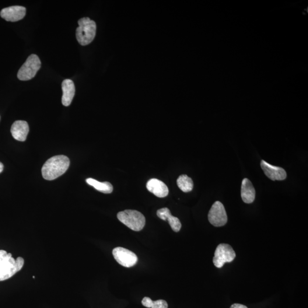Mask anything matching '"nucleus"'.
Masks as SVG:
<instances>
[{
  "instance_id": "1",
  "label": "nucleus",
  "mask_w": 308,
  "mask_h": 308,
  "mask_svg": "<svg viewBox=\"0 0 308 308\" xmlns=\"http://www.w3.org/2000/svg\"><path fill=\"white\" fill-rule=\"evenodd\" d=\"M70 166V160L65 155H57L48 159L42 168L45 180H54L64 174Z\"/></svg>"
},
{
  "instance_id": "2",
  "label": "nucleus",
  "mask_w": 308,
  "mask_h": 308,
  "mask_svg": "<svg viewBox=\"0 0 308 308\" xmlns=\"http://www.w3.org/2000/svg\"><path fill=\"white\" fill-rule=\"evenodd\" d=\"M24 265L23 257H19L15 259L11 254L7 253L4 250H0V282L12 278L16 273L22 270Z\"/></svg>"
},
{
  "instance_id": "3",
  "label": "nucleus",
  "mask_w": 308,
  "mask_h": 308,
  "mask_svg": "<svg viewBox=\"0 0 308 308\" xmlns=\"http://www.w3.org/2000/svg\"><path fill=\"white\" fill-rule=\"evenodd\" d=\"M79 26L77 28L76 37L80 45H89L96 37L97 26L89 17H84L78 21Z\"/></svg>"
},
{
  "instance_id": "4",
  "label": "nucleus",
  "mask_w": 308,
  "mask_h": 308,
  "mask_svg": "<svg viewBox=\"0 0 308 308\" xmlns=\"http://www.w3.org/2000/svg\"><path fill=\"white\" fill-rule=\"evenodd\" d=\"M117 218L121 223L134 231H141L146 224L144 215L136 210L127 209L118 212Z\"/></svg>"
},
{
  "instance_id": "5",
  "label": "nucleus",
  "mask_w": 308,
  "mask_h": 308,
  "mask_svg": "<svg viewBox=\"0 0 308 308\" xmlns=\"http://www.w3.org/2000/svg\"><path fill=\"white\" fill-rule=\"evenodd\" d=\"M41 66V62L39 57L36 54H31L20 69L17 77L21 80H30L36 75Z\"/></svg>"
},
{
  "instance_id": "6",
  "label": "nucleus",
  "mask_w": 308,
  "mask_h": 308,
  "mask_svg": "<svg viewBox=\"0 0 308 308\" xmlns=\"http://www.w3.org/2000/svg\"><path fill=\"white\" fill-rule=\"evenodd\" d=\"M236 253L232 247L227 244H220L217 247L213 258V264L218 268H221L226 262L233 261Z\"/></svg>"
},
{
  "instance_id": "7",
  "label": "nucleus",
  "mask_w": 308,
  "mask_h": 308,
  "mask_svg": "<svg viewBox=\"0 0 308 308\" xmlns=\"http://www.w3.org/2000/svg\"><path fill=\"white\" fill-rule=\"evenodd\" d=\"M208 220L213 226L219 227L226 225L228 220L225 206L221 202L216 201L210 209Z\"/></svg>"
},
{
  "instance_id": "8",
  "label": "nucleus",
  "mask_w": 308,
  "mask_h": 308,
  "mask_svg": "<svg viewBox=\"0 0 308 308\" xmlns=\"http://www.w3.org/2000/svg\"><path fill=\"white\" fill-rule=\"evenodd\" d=\"M113 255L115 260L125 267H132L138 261L136 255L131 251L124 248H115L113 250Z\"/></svg>"
},
{
  "instance_id": "9",
  "label": "nucleus",
  "mask_w": 308,
  "mask_h": 308,
  "mask_svg": "<svg viewBox=\"0 0 308 308\" xmlns=\"http://www.w3.org/2000/svg\"><path fill=\"white\" fill-rule=\"evenodd\" d=\"M26 15V8L22 6H12L2 9L0 16L10 22H16L24 19Z\"/></svg>"
},
{
  "instance_id": "10",
  "label": "nucleus",
  "mask_w": 308,
  "mask_h": 308,
  "mask_svg": "<svg viewBox=\"0 0 308 308\" xmlns=\"http://www.w3.org/2000/svg\"><path fill=\"white\" fill-rule=\"evenodd\" d=\"M260 165L265 176L269 179L273 181L283 180L286 179V173L282 168L272 166L264 160L261 161Z\"/></svg>"
},
{
  "instance_id": "11",
  "label": "nucleus",
  "mask_w": 308,
  "mask_h": 308,
  "mask_svg": "<svg viewBox=\"0 0 308 308\" xmlns=\"http://www.w3.org/2000/svg\"><path fill=\"white\" fill-rule=\"evenodd\" d=\"M10 131L17 141H25L29 131V125L26 121H17L12 125Z\"/></svg>"
},
{
  "instance_id": "12",
  "label": "nucleus",
  "mask_w": 308,
  "mask_h": 308,
  "mask_svg": "<svg viewBox=\"0 0 308 308\" xmlns=\"http://www.w3.org/2000/svg\"><path fill=\"white\" fill-rule=\"evenodd\" d=\"M146 187L149 191L157 197L164 198L169 194V188L166 184L159 180H150L147 183Z\"/></svg>"
},
{
  "instance_id": "13",
  "label": "nucleus",
  "mask_w": 308,
  "mask_h": 308,
  "mask_svg": "<svg viewBox=\"0 0 308 308\" xmlns=\"http://www.w3.org/2000/svg\"><path fill=\"white\" fill-rule=\"evenodd\" d=\"M63 96L62 103L65 106L71 104L75 95L76 88L74 82L71 79H65L62 83Z\"/></svg>"
},
{
  "instance_id": "14",
  "label": "nucleus",
  "mask_w": 308,
  "mask_h": 308,
  "mask_svg": "<svg viewBox=\"0 0 308 308\" xmlns=\"http://www.w3.org/2000/svg\"><path fill=\"white\" fill-rule=\"evenodd\" d=\"M241 197L244 203L251 204L253 203L256 197V191L251 181L244 178L241 183Z\"/></svg>"
},
{
  "instance_id": "15",
  "label": "nucleus",
  "mask_w": 308,
  "mask_h": 308,
  "mask_svg": "<svg viewBox=\"0 0 308 308\" xmlns=\"http://www.w3.org/2000/svg\"><path fill=\"white\" fill-rule=\"evenodd\" d=\"M157 216L165 221L169 222L171 229L174 232H178L181 229V224L179 219L171 215L170 209L167 208H163L157 210Z\"/></svg>"
},
{
  "instance_id": "16",
  "label": "nucleus",
  "mask_w": 308,
  "mask_h": 308,
  "mask_svg": "<svg viewBox=\"0 0 308 308\" xmlns=\"http://www.w3.org/2000/svg\"><path fill=\"white\" fill-rule=\"evenodd\" d=\"M86 183L96 189L97 191L103 192L104 194H110L113 191V187L108 181L100 182L92 178H88L86 180Z\"/></svg>"
},
{
  "instance_id": "17",
  "label": "nucleus",
  "mask_w": 308,
  "mask_h": 308,
  "mask_svg": "<svg viewBox=\"0 0 308 308\" xmlns=\"http://www.w3.org/2000/svg\"><path fill=\"white\" fill-rule=\"evenodd\" d=\"M178 187L184 192H188L192 190L194 187V183L191 178L186 175H181L177 180Z\"/></svg>"
},
{
  "instance_id": "18",
  "label": "nucleus",
  "mask_w": 308,
  "mask_h": 308,
  "mask_svg": "<svg viewBox=\"0 0 308 308\" xmlns=\"http://www.w3.org/2000/svg\"><path fill=\"white\" fill-rule=\"evenodd\" d=\"M142 304L143 306L147 308H168V304L165 300L153 301L148 297H145L143 299Z\"/></svg>"
},
{
  "instance_id": "19",
  "label": "nucleus",
  "mask_w": 308,
  "mask_h": 308,
  "mask_svg": "<svg viewBox=\"0 0 308 308\" xmlns=\"http://www.w3.org/2000/svg\"><path fill=\"white\" fill-rule=\"evenodd\" d=\"M230 308H248L246 306L242 305V304H234L231 306Z\"/></svg>"
},
{
  "instance_id": "20",
  "label": "nucleus",
  "mask_w": 308,
  "mask_h": 308,
  "mask_svg": "<svg viewBox=\"0 0 308 308\" xmlns=\"http://www.w3.org/2000/svg\"><path fill=\"white\" fill-rule=\"evenodd\" d=\"M3 170V164L0 162V173H1L2 172Z\"/></svg>"
}]
</instances>
